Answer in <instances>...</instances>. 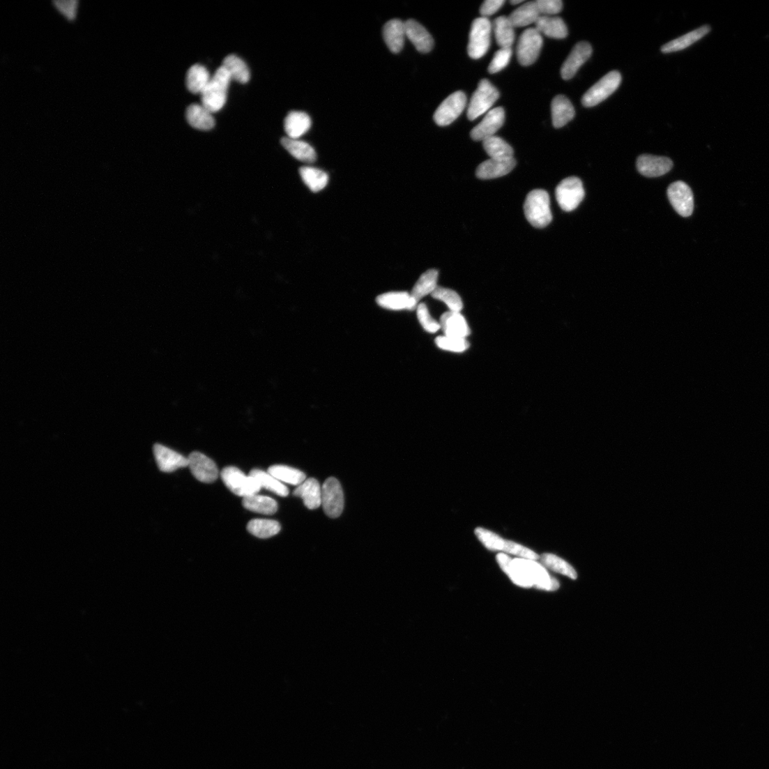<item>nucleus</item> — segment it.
I'll return each instance as SVG.
<instances>
[{
  "mask_svg": "<svg viewBox=\"0 0 769 769\" xmlns=\"http://www.w3.org/2000/svg\"><path fill=\"white\" fill-rule=\"evenodd\" d=\"M523 3H524L523 0H512V1L510 2V3L513 6H517Z\"/></svg>",
  "mask_w": 769,
  "mask_h": 769,
  "instance_id": "603ef678",
  "label": "nucleus"
},
{
  "mask_svg": "<svg viewBox=\"0 0 769 769\" xmlns=\"http://www.w3.org/2000/svg\"><path fill=\"white\" fill-rule=\"evenodd\" d=\"M439 275L436 270H429L420 276L411 292L418 304L422 298L432 294L439 287Z\"/></svg>",
  "mask_w": 769,
  "mask_h": 769,
  "instance_id": "72a5a7b5",
  "label": "nucleus"
},
{
  "mask_svg": "<svg viewBox=\"0 0 769 769\" xmlns=\"http://www.w3.org/2000/svg\"><path fill=\"white\" fill-rule=\"evenodd\" d=\"M526 220L534 227L544 228L552 221L550 197L544 190H534L526 196L524 205Z\"/></svg>",
  "mask_w": 769,
  "mask_h": 769,
  "instance_id": "f03ea898",
  "label": "nucleus"
},
{
  "mask_svg": "<svg viewBox=\"0 0 769 769\" xmlns=\"http://www.w3.org/2000/svg\"><path fill=\"white\" fill-rule=\"evenodd\" d=\"M483 147L490 158L507 159L514 158V150L512 146L498 137L494 136L484 141Z\"/></svg>",
  "mask_w": 769,
  "mask_h": 769,
  "instance_id": "a19ab883",
  "label": "nucleus"
},
{
  "mask_svg": "<svg viewBox=\"0 0 769 769\" xmlns=\"http://www.w3.org/2000/svg\"><path fill=\"white\" fill-rule=\"evenodd\" d=\"M505 0H487L480 8V14L483 17L495 14L503 5Z\"/></svg>",
  "mask_w": 769,
  "mask_h": 769,
  "instance_id": "3c124183",
  "label": "nucleus"
},
{
  "mask_svg": "<svg viewBox=\"0 0 769 769\" xmlns=\"http://www.w3.org/2000/svg\"><path fill=\"white\" fill-rule=\"evenodd\" d=\"M377 304L382 308L390 311H413L418 304L406 291H393L379 295L376 298Z\"/></svg>",
  "mask_w": 769,
  "mask_h": 769,
  "instance_id": "aec40b11",
  "label": "nucleus"
},
{
  "mask_svg": "<svg viewBox=\"0 0 769 769\" xmlns=\"http://www.w3.org/2000/svg\"><path fill=\"white\" fill-rule=\"evenodd\" d=\"M496 560L500 567L515 584L524 588L533 586L526 572L516 559L512 560L504 554H498Z\"/></svg>",
  "mask_w": 769,
  "mask_h": 769,
  "instance_id": "393cba45",
  "label": "nucleus"
},
{
  "mask_svg": "<svg viewBox=\"0 0 769 769\" xmlns=\"http://www.w3.org/2000/svg\"><path fill=\"white\" fill-rule=\"evenodd\" d=\"M491 32L492 24L487 17L478 18L473 22L467 49L472 59H480L488 52Z\"/></svg>",
  "mask_w": 769,
  "mask_h": 769,
  "instance_id": "6e6552de",
  "label": "nucleus"
},
{
  "mask_svg": "<svg viewBox=\"0 0 769 769\" xmlns=\"http://www.w3.org/2000/svg\"><path fill=\"white\" fill-rule=\"evenodd\" d=\"M383 38L387 47L393 53H399L404 46L406 36L405 22L394 19L383 26Z\"/></svg>",
  "mask_w": 769,
  "mask_h": 769,
  "instance_id": "5701e85b",
  "label": "nucleus"
},
{
  "mask_svg": "<svg viewBox=\"0 0 769 769\" xmlns=\"http://www.w3.org/2000/svg\"><path fill=\"white\" fill-rule=\"evenodd\" d=\"M475 534L480 541L489 550L503 551L528 560L539 558L534 551L515 542L501 539L498 535L482 528H478Z\"/></svg>",
  "mask_w": 769,
  "mask_h": 769,
  "instance_id": "20e7f679",
  "label": "nucleus"
},
{
  "mask_svg": "<svg viewBox=\"0 0 769 769\" xmlns=\"http://www.w3.org/2000/svg\"><path fill=\"white\" fill-rule=\"evenodd\" d=\"M416 310L418 321L427 332L434 333L441 328V323L432 317L425 304H419Z\"/></svg>",
  "mask_w": 769,
  "mask_h": 769,
  "instance_id": "de8ad7c7",
  "label": "nucleus"
},
{
  "mask_svg": "<svg viewBox=\"0 0 769 769\" xmlns=\"http://www.w3.org/2000/svg\"><path fill=\"white\" fill-rule=\"evenodd\" d=\"M505 119L503 108L497 107L489 111L483 120L471 131V138L476 142H484L494 136L503 127Z\"/></svg>",
  "mask_w": 769,
  "mask_h": 769,
  "instance_id": "4468645a",
  "label": "nucleus"
},
{
  "mask_svg": "<svg viewBox=\"0 0 769 769\" xmlns=\"http://www.w3.org/2000/svg\"><path fill=\"white\" fill-rule=\"evenodd\" d=\"M585 191L582 181L577 177L562 181L556 189V197L561 208L565 212L576 210L582 202Z\"/></svg>",
  "mask_w": 769,
  "mask_h": 769,
  "instance_id": "39448f33",
  "label": "nucleus"
},
{
  "mask_svg": "<svg viewBox=\"0 0 769 769\" xmlns=\"http://www.w3.org/2000/svg\"><path fill=\"white\" fill-rule=\"evenodd\" d=\"M669 200L676 211L682 217L687 218L694 211V195L691 188L683 181H677L667 189Z\"/></svg>",
  "mask_w": 769,
  "mask_h": 769,
  "instance_id": "f8f14e48",
  "label": "nucleus"
},
{
  "mask_svg": "<svg viewBox=\"0 0 769 769\" xmlns=\"http://www.w3.org/2000/svg\"><path fill=\"white\" fill-rule=\"evenodd\" d=\"M312 121L310 116L302 112H291L284 120V130L288 138L298 139L310 129Z\"/></svg>",
  "mask_w": 769,
  "mask_h": 769,
  "instance_id": "cd10ccee",
  "label": "nucleus"
},
{
  "mask_svg": "<svg viewBox=\"0 0 769 769\" xmlns=\"http://www.w3.org/2000/svg\"><path fill=\"white\" fill-rule=\"evenodd\" d=\"M536 29L545 36L554 39H564L568 36V28L560 17L540 16L536 22Z\"/></svg>",
  "mask_w": 769,
  "mask_h": 769,
  "instance_id": "c756f323",
  "label": "nucleus"
},
{
  "mask_svg": "<svg viewBox=\"0 0 769 769\" xmlns=\"http://www.w3.org/2000/svg\"><path fill=\"white\" fill-rule=\"evenodd\" d=\"M621 75L613 71L600 79L590 88L582 98V105L586 108L597 106L613 94L621 83Z\"/></svg>",
  "mask_w": 769,
  "mask_h": 769,
  "instance_id": "423d86ee",
  "label": "nucleus"
},
{
  "mask_svg": "<svg viewBox=\"0 0 769 769\" xmlns=\"http://www.w3.org/2000/svg\"><path fill=\"white\" fill-rule=\"evenodd\" d=\"M322 506L325 514L330 518H337L344 508V496L339 480L328 478L322 486Z\"/></svg>",
  "mask_w": 769,
  "mask_h": 769,
  "instance_id": "9d476101",
  "label": "nucleus"
},
{
  "mask_svg": "<svg viewBox=\"0 0 769 769\" xmlns=\"http://www.w3.org/2000/svg\"><path fill=\"white\" fill-rule=\"evenodd\" d=\"M221 478L225 486L233 494L243 498L257 494L261 489L253 477L245 475L236 466L224 468Z\"/></svg>",
  "mask_w": 769,
  "mask_h": 769,
  "instance_id": "7ed1b4c3",
  "label": "nucleus"
},
{
  "mask_svg": "<svg viewBox=\"0 0 769 769\" xmlns=\"http://www.w3.org/2000/svg\"><path fill=\"white\" fill-rule=\"evenodd\" d=\"M437 347L444 351L462 353L470 347L466 339L442 336L436 340Z\"/></svg>",
  "mask_w": 769,
  "mask_h": 769,
  "instance_id": "a18cd8bd",
  "label": "nucleus"
},
{
  "mask_svg": "<svg viewBox=\"0 0 769 769\" xmlns=\"http://www.w3.org/2000/svg\"><path fill=\"white\" fill-rule=\"evenodd\" d=\"M247 528L254 537L267 539L275 536L280 531L281 526L275 520L255 519L248 523Z\"/></svg>",
  "mask_w": 769,
  "mask_h": 769,
  "instance_id": "4c0bfd02",
  "label": "nucleus"
},
{
  "mask_svg": "<svg viewBox=\"0 0 769 769\" xmlns=\"http://www.w3.org/2000/svg\"><path fill=\"white\" fill-rule=\"evenodd\" d=\"M512 55V48H501L498 50L489 66V73L496 74L504 70L509 64Z\"/></svg>",
  "mask_w": 769,
  "mask_h": 769,
  "instance_id": "49530a36",
  "label": "nucleus"
},
{
  "mask_svg": "<svg viewBox=\"0 0 769 769\" xmlns=\"http://www.w3.org/2000/svg\"><path fill=\"white\" fill-rule=\"evenodd\" d=\"M250 475L258 482L261 488L273 492L280 496H287L289 493V489L269 473L254 469L250 473Z\"/></svg>",
  "mask_w": 769,
  "mask_h": 769,
  "instance_id": "ea45409f",
  "label": "nucleus"
},
{
  "mask_svg": "<svg viewBox=\"0 0 769 769\" xmlns=\"http://www.w3.org/2000/svg\"><path fill=\"white\" fill-rule=\"evenodd\" d=\"M268 473L281 482L291 485H300L306 480V475L294 468L286 465H273L268 469Z\"/></svg>",
  "mask_w": 769,
  "mask_h": 769,
  "instance_id": "58836bf2",
  "label": "nucleus"
},
{
  "mask_svg": "<svg viewBox=\"0 0 769 769\" xmlns=\"http://www.w3.org/2000/svg\"><path fill=\"white\" fill-rule=\"evenodd\" d=\"M243 505L250 512L266 515H273L278 510V505L275 499L258 494L243 498Z\"/></svg>",
  "mask_w": 769,
  "mask_h": 769,
  "instance_id": "7c9ffc66",
  "label": "nucleus"
},
{
  "mask_svg": "<svg viewBox=\"0 0 769 769\" xmlns=\"http://www.w3.org/2000/svg\"><path fill=\"white\" fill-rule=\"evenodd\" d=\"M222 66L229 74L231 79L241 84L250 81V73L246 63L236 55L231 54L224 58Z\"/></svg>",
  "mask_w": 769,
  "mask_h": 769,
  "instance_id": "e433bc0d",
  "label": "nucleus"
},
{
  "mask_svg": "<svg viewBox=\"0 0 769 769\" xmlns=\"http://www.w3.org/2000/svg\"><path fill=\"white\" fill-rule=\"evenodd\" d=\"M299 173L305 183L314 192L322 190L328 184V176L321 170L303 167L300 169Z\"/></svg>",
  "mask_w": 769,
  "mask_h": 769,
  "instance_id": "79ce46f5",
  "label": "nucleus"
},
{
  "mask_svg": "<svg viewBox=\"0 0 769 769\" xmlns=\"http://www.w3.org/2000/svg\"><path fill=\"white\" fill-rule=\"evenodd\" d=\"M440 323L446 337L466 339L471 334V328L460 312L450 311L443 314Z\"/></svg>",
  "mask_w": 769,
  "mask_h": 769,
  "instance_id": "412c9836",
  "label": "nucleus"
},
{
  "mask_svg": "<svg viewBox=\"0 0 769 769\" xmlns=\"http://www.w3.org/2000/svg\"><path fill=\"white\" fill-rule=\"evenodd\" d=\"M517 165L514 158L507 159L490 158L481 163L477 169L476 176L482 180H491L509 174Z\"/></svg>",
  "mask_w": 769,
  "mask_h": 769,
  "instance_id": "6ab92c4d",
  "label": "nucleus"
},
{
  "mask_svg": "<svg viewBox=\"0 0 769 769\" xmlns=\"http://www.w3.org/2000/svg\"><path fill=\"white\" fill-rule=\"evenodd\" d=\"M711 29L710 25L700 26L687 33V34L664 45L661 48V51L662 53L668 54L685 50L708 35Z\"/></svg>",
  "mask_w": 769,
  "mask_h": 769,
  "instance_id": "bb28decb",
  "label": "nucleus"
},
{
  "mask_svg": "<svg viewBox=\"0 0 769 769\" xmlns=\"http://www.w3.org/2000/svg\"><path fill=\"white\" fill-rule=\"evenodd\" d=\"M189 467L192 475L199 482L213 483L218 478L216 464L211 458L199 452H193L188 457Z\"/></svg>",
  "mask_w": 769,
  "mask_h": 769,
  "instance_id": "ddd939ff",
  "label": "nucleus"
},
{
  "mask_svg": "<svg viewBox=\"0 0 769 769\" xmlns=\"http://www.w3.org/2000/svg\"><path fill=\"white\" fill-rule=\"evenodd\" d=\"M431 296L444 303L450 312H460L463 309L462 298L454 290L439 287Z\"/></svg>",
  "mask_w": 769,
  "mask_h": 769,
  "instance_id": "c03bdc74",
  "label": "nucleus"
},
{
  "mask_svg": "<svg viewBox=\"0 0 769 769\" xmlns=\"http://www.w3.org/2000/svg\"><path fill=\"white\" fill-rule=\"evenodd\" d=\"M541 560L542 563L546 567L556 573H559L574 580L577 579L578 577L574 568L570 563H568L556 555L545 554L542 556Z\"/></svg>",
  "mask_w": 769,
  "mask_h": 769,
  "instance_id": "37998d69",
  "label": "nucleus"
},
{
  "mask_svg": "<svg viewBox=\"0 0 769 769\" xmlns=\"http://www.w3.org/2000/svg\"><path fill=\"white\" fill-rule=\"evenodd\" d=\"M153 453L159 470L163 473H172L189 466L188 458L162 445H155Z\"/></svg>",
  "mask_w": 769,
  "mask_h": 769,
  "instance_id": "a211bd4d",
  "label": "nucleus"
},
{
  "mask_svg": "<svg viewBox=\"0 0 769 769\" xmlns=\"http://www.w3.org/2000/svg\"><path fill=\"white\" fill-rule=\"evenodd\" d=\"M592 52L591 45L586 42H581L576 45L562 66L561 77L564 80L572 79L581 66L591 57Z\"/></svg>",
  "mask_w": 769,
  "mask_h": 769,
  "instance_id": "2eb2a0df",
  "label": "nucleus"
},
{
  "mask_svg": "<svg viewBox=\"0 0 769 769\" xmlns=\"http://www.w3.org/2000/svg\"><path fill=\"white\" fill-rule=\"evenodd\" d=\"M406 36L421 53L429 52L434 46V40L427 30L419 22L409 20L405 22Z\"/></svg>",
  "mask_w": 769,
  "mask_h": 769,
  "instance_id": "4be33fe9",
  "label": "nucleus"
},
{
  "mask_svg": "<svg viewBox=\"0 0 769 769\" xmlns=\"http://www.w3.org/2000/svg\"><path fill=\"white\" fill-rule=\"evenodd\" d=\"M543 46L541 33L536 28H528L521 34L517 48L519 62L529 66L536 61Z\"/></svg>",
  "mask_w": 769,
  "mask_h": 769,
  "instance_id": "1a4fd4ad",
  "label": "nucleus"
},
{
  "mask_svg": "<svg viewBox=\"0 0 769 769\" xmlns=\"http://www.w3.org/2000/svg\"><path fill=\"white\" fill-rule=\"evenodd\" d=\"M231 77L223 66H220L201 93L202 105L212 113L221 110L227 102Z\"/></svg>",
  "mask_w": 769,
  "mask_h": 769,
  "instance_id": "f257e3e1",
  "label": "nucleus"
},
{
  "mask_svg": "<svg viewBox=\"0 0 769 769\" xmlns=\"http://www.w3.org/2000/svg\"><path fill=\"white\" fill-rule=\"evenodd\" d=\"M293 494L302 498L309 510H316L322 505V487L314 478L307 479L298 485Z\"/></svg>",
  "mask_w": 769,
  "mask_h": 769,
  "instance_id": "b1692460",
  "label": "nucleus"
},
{
  "mask_svg": "<svg viewBox=\"0 0 769 769\" xmlns=\"http://www.w3.org/2000/svg\"><path fill=\"white\" fill-rule=\"evenodd\" d=\"M494 31L498 45L501 48H511L515 42V33L509 17L496 18L494 22Z\"/></svg>",
  "mask_w": 769,
  "mask_h": 769,
  "instance_id": "473e14b6",
  "label": "nucleus"
},
{
  "mask_svg": "<svg viewBox=\"0 0 769 769\" xmlns=\"http://www.w3.org/2000/svg\"><path fill=\"white\" fill-rule=\"evenodd\" d=\"M52 3L56 10L66 20L73 21L76 18L78 1L70 0V1H53Z\"/></svg>",
  "mask_w": 769,
  "mask_h": 769,
  "instance_id": "09e8293b",
  "label": "nucleus"
},
{
  "mask_svg": "<svg viewBox=\"0 0 769 769\" xmlns=\"http://www.w3.org/2000/svg\"><path fill=\"white\" fill-rule=\"evenodd\" d=\"M281 144L292 156L300 161L312 163L317 159L314 149L305 142L284 137L282 139Z\"/></svg>",
  "mask_w": 769,
  "mask_h": 769,
  "instance_id": "2f4dec72",
  "label": "nucleus"
},
{
  "mask_svg": "<svg viewBox=\"0 0 769 769\" xmlns=\"http://www.w3.org/2000/svg\"><path fill=\"white\" fill-rule=\"evenodd\" d=\"M533 585L538 588L547 591H556L559 584L556 579L549 576L545 568L533 560L517 558Z\"/></svg>",
  "mask_w": 769,
  "mask_h": 769,
  "instance_id": "dca6fc26",
  "label": "nucleus"
},
{
  "mask_svg": "<svg viewBox=\"0 0 769 769\" xmlns=\"http://www.w3.org/2000/svg\"><path fill=\"white\" fill-rule=\"evenodd\" d=\"M186 119L189 124L199 130H208L215 124L213 113L202 105H192L186 111Z\"/></svg>",
  "mask_w": 769,
  "mask_h": 769,
  "instance_id": "c85d7f7f",
  "label": "nucleus"
},
{
  "mask_svg": "<svg viewBox=\"0 0 769 769\" xmlns=\"http://www.w3.org/2000/svg\"><path fill=\"white\" fill-rule=\"evenodd\" d=\"M536 3L540 14L545 16L556 15L563 8L561 0H538Z\"/></svg>",
  "mask_w": 769,
  "mask_h": 769,
  "instance_id": "8fccbe9b",
  "label": "nucleus"
},
{
  "mask_svg": "<svg viewBox=\"0 0 769 769\" xmlns=\"http://www.w3.org/2000/svg\"><path fill=\"white\" fill-rule=\"evenodd\" d=\"M671 159L662 156L644 154L637 160V169L639 173L648 178H655L665 175L673 169Z\"/></svg>",
  "mask_w": 769,
  "mask_h": 769,
  "instance_id": "f3484780",
  "label": "nucleus"
},
{
  "mask_svg": "<svg viewBox=\"0 0 769 769\" xmlns=\"http://www.w3.org/2000/svg\"><path fill=\"white\" fill-rule=\"evenodd\" d=\"M211 79L210 73L205 66L195 64L187 73L186 86L191 93H201Z\"/></svg>",
  "mask_w": 769,
  "mask_h": 769,
  "instance_id": "f704fd0d",
  "label": "nucleus"
},
{
  "mask_svg": "<svg viewBox=\"0 0 769 769\" xmlns=\"http://www.w3.org/2000/svg\"><path fill=\"white\" fill-rule=\"evenodd\" d=\"M498 97V90L487 79H482L479 83L468 107V119L474 121L485 114L497 101Z\"/></svg>",
  "mask_w": 769,
  "mask_h": 769,
  "instance_id": "0eeeda50",
  "label": "nucleus"
},
{
  "mask_svg": "<svg viewBox=\"0 0 769 769\" xmlns=\"http://www.w3.org/2000/svg\"><path fill=\"white\" fill-rule=\"evenodd\" d=\"M466 105V97L464 92L456 91L449 96L434 114V120L441 126L453 123L462 113Z\"/></svg>",
  "mask_w": 769,
  "mask_h": 769,
  "instance_id": "9b49d317",
  "label": "nucleus"
},
{
  "mask_svg": "<svg viewBox=\"0 0 769 769\" xmlns=\"http://www.w3.org/2000/svg\"><path fill=\"white\" fill-rule=\"evenodd\" d=\"M551 114L554 126L560 128L574 118L575 109L570 99L565 96L558 95L552 101Z\"/></svg>",
  "mask_w": 769,
  "mask_h": 769,
  "instance_id": "a878e982",
  "label": "nucleus"
},
{
  "mask_svg": "<svg viewBox=\"0 0 769 769\" xmlns=\"http://www.w3.org/2000/svg\"><path fill=\"white\" fill-rule=\"evenodd\" d=\"M541 14L536 1L528 2L515 10L509 18L515 27H521L536 24Z\"/></svg>",
  "mask_w": 769,
  "mask_h": 769,
  "instance_id": "c9c22d12",
  "label": "nucleus"
}]
</instances>
